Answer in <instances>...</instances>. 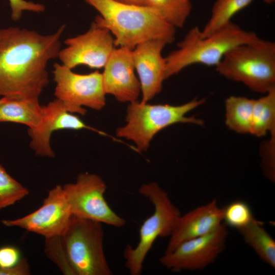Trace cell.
Here are the masks:
<instances>
[{"instance_id": "obj_12", "label": "cell", "mask_w": 275, "mask_h": 275, "mask_svg": "<svg viewBox=\"0 0 275 275\" xmlns=\"http://www.w3.org/2000/svg\"><path fill=\"white\" fill-rule=\"evenodd\" d=\"M72 216L63 186L58 185L49 190L42 206L36 211L21 218L1 222L6 226L18 227L46 238L62 236Z\"/></svg>"}, {"instance_id": "obj_6", "label": "cell", "mask_w": 275, "mask_h": 275, "mask_svg": "<svg viewBox=\"0 0 275 275\" xmlns=\"http://www.w3.org/2000/svg\"><path fill=\"white\" fill-rule=\"evenodd\" d=\"M139 193L149 200L154 210L141 225L136 245L133 248L128 244L124 250L125 266L131 275L141 274L145 259L156 239L170 237L177 218L181 215L168 193L157 183L143 184Z\"/></svg>"}, {"instance_id": "obj_2", "label": "cell", "mask_w": 275, "mask_h": 275, "mask_svg": "<svg viewBox=\"0 0 275 275\" xmlns=\"http://www.w3.org/2000/svg\"><path fill=\"white\" fill-rule=\"evenodd\" d=\"M99 15L95 21L106 28L114 38L116 47L133 49L152 39L172 43L176 28L155 9L148 6L119 3L113 0H85Z\"/></svg>"}, {"instance_id": "obj_8", "label": "cell", "mask_w": 275, "mask_h": 275, "mask_svg": "<svg viewBox=\"0 0 275 275\" xmlns=\"http://www.w3.org/2000/svg\"><path fill=\"white\" fill-rule=\"evenodd\" d=\"M63 189L72 216L115 227L125 225L126 221L106 201V185L98 175L81 173L75 182L65 184Z\"/></svg>"}, {"instance_id": "obj_11", "label": "cell", "mask_w": 275, "mask_h": 275, "mask_svg": "<svg viewBox=\"0 0 275 275\" xmlns=\"http://www.w3.org/2000/svg\"><path fill=\"white\" fill-rule=\"evenodd\" d=\"M64 43L66 46L60 50L58 58L71 69L79 65L102 68L116 47L112 33L95 21L86 33L68 38Z\"/></svg>"}, {"instance_id": "obj_1", "label": "cell", "mask_w": 275, "mask_h": 275, "mask_svg": "<svg viewBox=\"0 0 275 275\" xmlns=\"http://www.w3.org/2000/svg\"><path fill=\"white\" fill-rule=\"evenodd\" d=\"M65 25L42 35L18 27L0 29V97L39 99L49 82L48 62L58 58Z\"/></svg>"}, {"instance_id": "obj_26", "label": "cell", "mask_w": 275, "mask_h": 275, "mask_svg": "<svg viewBox=\"0 0 275 275\" xmlns=\"http://www.w3.org/2000/svg\"><path fill=\"white\" fill-rule=\"evenodd\" d=\"M11 9V18L14 21L19 20L24 11L40 13L44 11V5L25 0H9Z\"/></svg>"}, {"instance_id": "obj_14", "label": "cell", "mask_w": 275, "mask_h": 275, "mask_svg": "<svg viewBox=\"0 0 275 275\" xmlns=\"http://www.w3.org/2000/svg\"><path fill=\"white\" fill-rule=\"evenodd\" d=\"M132 50L126 47H116L101 73L105 93L113 96L121 102L137 101L141 93Z\"/></svg>"}, {"instance_id": "obj_28", "label": "cell", "mask_w": 275, "mask_h": 275, "mask_svg": "<svg viewBox=\"0 0 275 275\" xmlns=\"http://www.w3.org/2000/svg\"><path fill=\"white\" fill-rule=\"evenodd\" d=\"M31 272L28 261L22 258L15 266L11 267L0 268V275H28Z\"/></svg>"}, {"instance_id": "obj_20", "label": "cell", "mask_w": 275, "mask_h": 275, "mask_svg": "<svg viewBox=\"0 0 275 275\" xmlns=\"http://www.w3.org/2000/svg\"><path fill=\"white\" fill-rule=\"evenodd\" d=\"M275 132V87L265 95L254 99L251 134L263 136Z\"/></svg>"}, {"instance_id": "obj_25", "label": "cell", "mask_w": 275, "mask_h": 275, "mask_svg": "<svg viewBox=\"0 0 275 275\" xmlns=\"http://www.w3.org/2000/svg\"><path fill=\"white\" fill-rule=\"evenodd\" d=\"M44 252L46 256L66 275H76L69 261L62 236L45 238Z\"/></svg>"}, {"instance_id": "obj_23", "label": "cell", "mask_w": 275, "mask_h": 275, "mask_svg": "<svg viewBox=\"0 0 275 275\" xmlns=\"http://www.w3.org/2000/svg\"><path fill=\"white\" fill-rule=\"evenodd\" d=\"M29 194L27 188L13 178L0 164V209L14 204Z\"/></svg>"}, {"instance_id": "obj_4", "label": "cell", "mask_w": 275, "mask_h": 275, "mask_svg": "<svg viewBox=\"0 0 275 275\" xmlns=\"http://www.w3.org/2000/svg\"><path fill=\"white\" fill-rule=\"evenodd\" d=\"M205 101L195 98L179 105L151 104L138 100L129 103L126 123L117 129L116 134L133 142L138 152L146 151L154 136L169 126L179 123L203 125L202 120L186 114Z\"/></svg>"}, {"instance_id": "obj_9", "label": "cell", "mask_w": 275, "mask_h": 275, "mask_svg": "<svg viewBox=\"0 0 275 275\" xmlns=\"http://www.w3.org/2000/svg\"><path fill=\"white\" fill-rule=\"evenodd\" d=\"M52 71L56 82L54 95L71 109L73 114L85 115L84 106L101 110L106 104L102 73L96 70L78 74L62 64L56 63Z\"/></svg>"}, {"instance_id": "obj_3", "label": "cell", "mask_w": 275, "mask_h": 275, "mask_svg": "<svg viewBox=\"0 0 275 275\" xmlns=\"http://www.w3.org/2000/svg\"><path fill=\"white\" fill-rule=\"evenodd\" d=\"M197 26L190 29L177 44V49L165 57L166 79L194 64L216 66L229 51L261 38L232 21L211 35L202 37Z\"/></svg>"}, {"instance_id": "obj_29", "label": "cell", "mask_w": 275, "mask_h": 275, "mask_svg": "<svg viewBox=\"0 0 275 275\" xmlns=\"http://www.w3.org/2000/svg\"><path fill=\"white\" fill-rule=\"evenodd\" d=\"M114 1L127 4L147 6L145 0H113Z\"/></svg>"}, {"instance_id": "obj_15", "label": "cell", "mask_w": 275, "mask_h": 275, "mask_svg": "<svg viewBox=\"0 0 275 275\" xmlns=\"http://www.w3.org/2000/svg\"><path fill=\"white\" fill-rule=\"evenodd\" d=\"M167 44L161 40H149L138 44L132 50L143 102H148L162 90L166 69L162 51Z\"/></svg>"}, {"instance_id": "obj_21", "label": "cell", "mask_w": 275, "mask_h": 275, "mask_svg": "<svg viewBox=\"0 0 275 275\" xmlns=\"http://www.w3.org/2000/svg\"><path fill=\"white\" fill-rule=\"evenodd\" d=\"M253 0H216L211 16L201 30L202 37L208 36L231 22V18Z\"/></svg>"}, {"instance_id": "obj_5", "label": "cell", "mask_w": 275, "mask_h": 275, "mask_svg": "<svg viewBox=\"0 0 275 275\" xmlns=\"http://www.w3.org/2000/svg\"><path fill=\"white\" fill-rule=\"evenodd\" d=\"M215 67L225 78L265 94L275 87V43L260 39L237 46L226 53Z\"/></svg>"}, {"instance_id": "obj_31", "label": "cell", "mask_w": 275, "mask_h": 275, "mask_svg": "<svg viewBox=\"0 0 275 275\" xmlns=\"http://www.w3.org/2000/svg\"><path fill=\"white\" fill-rule=\"evenodd\" d=\"M5 99V98H4V97L0 98V105L4 102Z\"/></svg>"}, {"instance_id": "obj_16", "label": "cell", "mask_w": 275, "mask_h": 275, "mask_svg": "<svg viewBox=\"0 0 275 275\" xmlns=\"http://www.w3.org/2000/svg\"><path fill=\"white\" fill-rule=\"evenodd\" d=\"M223 219V207L216 200L198 207L177 218L165 253L172 251L181 243L204 235L215 229Z\"/></svg>"}, {"instance_id": "obj_22", "label": "cell", "mask_w": 275, "mask_h": 275, "mask_svg": "<svg viewBox=\"0 0 275 275\" xmlns=\"http://www.w3.org/2000/svg\"><path fill=\"white\" fill-rule=\"evenodd\" d=\"M147 6L157 10L170 24L182 28L190 15V0H145Z\"/></svg>"}, {"instance_id": "obj_13", "label": "cell", "mask_w": 275, "mask_h": 275, "mask_svg": "<svg viewBox=\"0 0 275 275\" xmlns=\"http://www.w3.org/2000/svg\"><path fill=\"white\" fill-rule=\"evenodd\" d=\"M84 129L108 136L103 131L87 125L78 116L71 112L67 105L56 98L46 105H43L42 119L39 125L28 129L31 138L30 146L38 156L54 158L55 153L50 143L51 134L54 131Z\"/></svg>"}, {"instance_id": "obj_18", "label": "cell", "mask_w": 275, "mask_h": 275, "mask_svg": "<svg viewBox=\"0 0 275 275\" xmlns=\"http://www.w3.org/2000/svg\"><path fill=\"white\" fill-rule=\"evenodd\" d=\"M238 231L244 242L252 248L260 259L274 268L275 241L263 227L262 223L254 218Z\"/></svg>"}, {"instance_id": "obj_7", "label": "cell", "mask_w": 275, "mask_h": 275, "mask_svg": "<svg viewBox=\"0 0 275 275\" xmlns=\"http://www.w3.org/2000/svg\"><path fill=\"white\" fill-rule=\"evenodd\" d=\"M102 224L72 216L62 235L69 261L76 275H111L103 246Z\"/></svg>"}, {"instance_id": "obj_27", "label": "cell", "mask_w": 275, "mask_h": 275, "mask_svg": "<svg viewBox=\"0 0 275 275\" xmlns=\"http://www.w3.org/2000/svg\"><path fill=\"white\" fill-rule=\"evenodd\" d=\"M21 259L20 251L16 246L6 245L0 247V268L13 267Z\"/></svg>"}, {"instance_id": "obj_30", "label": "cell", "mask_w": 275, "mask_h": 275, "mask_svg": "<svg viewBox=\"0 0 275 275\" xmlns=\"http://www.w3.org/2000/svg\"><path fill=\"white\" fill-rule=\"evenodd\" d=\"M267 4H270L274 2L275 0H263Z\"/></svg>"}, {"instance_id": "obj_24", "label": "cell", "mask_w": 275, "mask_h": 275, "mask_svg": "<svg viewBox=\"0 0 275 275\" xmlns=\"http://www.w3.org/2000/svg\"><path fill=\"white\" fill-rule=\"evenodd\" d=\"M255 218L249 205L242 200H235L223 207V222L238 230L249 224Z\"/></svg>"}, {"instance_id": "obj_10", "label": "cell", "mask_w": 275, "mask_h": 275, "mask_svg": "<svg viewBox=\"0 0 275 275\" xmlns=\"http://www.w3.org/2000/svg\"><path fill=\"white\" fill-rule=\"evenodd\" d=\"M224 223L201 236L185 241L159 259L162 265L174 272L204 269L224 250L228 236Z\"/></svg>"}, {"instance_id": "obj_19", "label": "cell", "mask_w": 275, "mask_h": 275, "mask_svg": "<svg viewBox=\"0 0 275 275\" xmlns=\"http://www.w3.org/2000/svg\"><path fill=\"white\" fill-rule=\"evenodd\" d=\"M254 99L231 96L225 101V123L239 133H251Z\"/></svg>"}, {"instance_id": "obj_17", "label": "cell", "mask_w": 275, "mask_h": 275, "mask_svg": "<svg viewBox=\"0 0 275 275\" xmlns=\"http://www.w3.org/2000/svg\"><path fill=\"white\" fill-rule=\"evenodd\" d=\"M43 115V105L39 99L5 98L0 105V122H13L28 126L38 127Z\"/></svg>"}]
</instances>
